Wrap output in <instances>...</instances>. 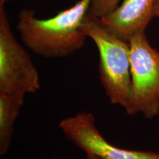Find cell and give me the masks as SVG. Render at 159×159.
Wrapping results in <instances>:
<instances>
[{
	"label": "cell",
	"instance_id": "obj_8",
	"mask_svg": "<svg viewBox=\"0 0 159 159\" xmlns=\"http://www.w3.org/2000/svg\"><path fill=\"white\" fill-rule=\"evenodd\" d=\"M120 0H91L88 16L94 19H102L118 7Z\"/></svg>",
	"mask_w": 159,
	"mask_h": 159
},
{
	"label": "cell",
	"instance_id": "obj_3",
	"mask_svg": "<svg viewBox=\"0 0 159 159\" xmlns=\"http://www.w3.org/2000/svg\"><path fill=\"white\" fill-rule=\"evenodd\" d=\"M130 45L132 79L130 115L152 119L159 114V52L151 47L145 32L134 35Z\"/></svg>",
	"mask_w": 159,
	"mask_h": 159
},
{
	"label": "cell",
	"instance_id": "obj_7",
	"mask_svg": "<svg viewBox=\"0 0 159 159\" xmlns=\"http://www.w3.org/2000/svg\"><path fill=\"white\" fill-rule=\"evenodd\" d=\"M24 94L0 93V155L8 152L14 134L15 122L25 101Z\"/></svg>",
	"mask_w": 159,
	"mask_h": 159
},
{
	"label": "cell",
	"instance_id": "obj_9",
	"mask_svg": "<svg viewBox=\"0 0 159 159\" xmlns=\"http://www.w3.org/2000/svg\"><path fill=\"white\" fill-rule=\"evenodd\" d=\"M154 16L159 18V0H156L154 7Z\"/></svg>",
	"mask_w": 159,
	"mask_h": 159
},
{
	"label": "cell",
	"instance_id": "obj_5",
	"mask_svg": "<svg viewBox=\"0 0 159 159\" xmlns=\"http://www.w3.org/2000/svg\"><path fill=\"white\" fill-rule=\"evenodd\" d=\"M59 128L69 142L86 154L102 159H159V152L126 150L108 142L97 128L95 117L90 112L81 111L63 119Z\"/></svg>",
	"mask_w": 159,
	"mask_h": 159
},
{
	"label": "cell",
	"instance_id": "obj_11",
	"mask_svg": "<svg viewBox=\"0 0 159 159\" xmlns=\"http://www.w3.org/2000/svg\"><path fill=\"white\" fill-rule=\"evenodd\" d=\"M9 1H11V0H0V3L5 4L6 2H9Z\"/></svg>",
	"mask_w": 159,
	"mask_h": 159
},
{
	"label": "cell",
	"instance_id": "obj_10",
	"mask_svg": "<svg viewBox=\"0 0 159 159\" xmlns=\"http://www.w3.org/2000/svg\"><path fill=\"white\" fill-rule=\"evenodd\" d=\"M52 159H58V158H54ZM84 159H102V158H100L99 157L93 154H86V156H85V158Z\"/></svg>",
	"mask_w": 159,
	"mask_h": 159
},
{
	"label": "cell",
	"instance_id": "obj_1",
	"mask_svg": "<svg viewBox=\"0 0 159 159\" xmlns=\"http://www.w3.org/2000/svg\"><path fill=\"white\" fill-rule=\"evenodd\" d=\"M91 1L80 0L47 19H38L33 9L21 10L17 29L23 43L35 54L47 58L66 57L80 50L87 39L82 25Z\"/></svg>",
	"mask_w": 159,
	"mask_h": 159
},
{
	"label": "cell",
	"instance_id": "obj_6",
	"mask_svg": "<svg viewBox=\"0 0 159 159\" xmlns=\"http://www.w3.org/2000/svg\"><path fill=\"white\" fill-rule=\"evenodd\" d=\"M156 0H125L114 11L99 19L113 34L128 42L140 32H145L154 16Z\"/></svg>",
	"mask_w": 159,
	"mask_h": 159
},
{
	"label": "cell",
	"instance_id": "obj_4",
	"mask_svg": "<svg viewBox=\"0 0 159 159\" xmlns=\"http://www.w3.org/2000/svg\"><path fill=\"white\" fill-rule=\"evenodd\" d=\"M4 5L0 3V93L35 94L41 89L39 71L13 35Z\"/></svg>",
	"mask_w": 159,
	"mask_h": 159
},
{
	"label": "cell",
	"instance_id": "obj_2",
	"mask_svg": "<svg viewBox=\"0 0 159 159\" xmlns=\"http://www.w3.org/2000/svg\"><path fill=\"white\" fill-rule=\"evenodd\" d=\"M82 30L94 41L99 51V80L111 103L122 107L130 115L132 79L129 43L108 30L99 19L88 14Z\"/></svg>",
	"mask_w": 159,
	"mask_h": 159
}]
</instances>
